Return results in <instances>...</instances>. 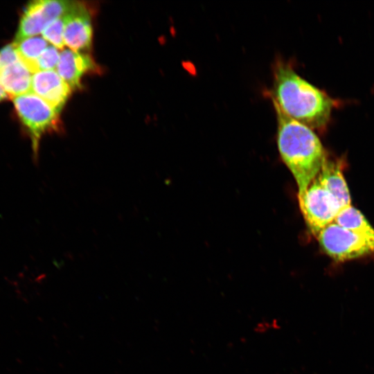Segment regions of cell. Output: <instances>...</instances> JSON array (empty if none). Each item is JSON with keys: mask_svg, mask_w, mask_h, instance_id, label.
I'll return each mask as SVG.
<instances>
[{"mask_svg": "<svg viewBox=\"0 0 374 374\" xmlns=\"http://www.w3.org/2000/svg\"><path fill=\"white\" fill-rule=\"evenodd\" d=\"M304 220L310 231L317 237L341 209L335 197L315 178L302 197L299 198Z\"/></svg>", "mask_w": 374, "mask_h": 374, "instance_id": "5", "label": "cell"}, {"mask_svg": "<svg viewBox=\"0 0 374 374\" xmlns=\"http://www.w3.org/2000/svg\"><path fill=\"white\" fill-rule=\"evenodd\" d=\"M273 105L277 118L278 149L295 179L300 198L318 175L327 156L312 129L287 116Z\"/></svg>", "mask_w": 374, "mask_h": 374, "instance_id": "2", "label": "cell"}, {"mask_svg": "<svg viewBox=\"0 0 374 374\" xmlns=\"http://www.w3.org/2000/svg\"><path fill=\"white\" fill-rule=\"evenodd\" d=\"M64 44L76 52L89 49L92 40V26L87 7L80 2L74 1L64 15Z\"/></svg>", "mask_w": 374, "mask_h": 374, "instance_id": "7", "label": "cell"}, {"mask_svg": "<svg viewBox=\"0 0 374 374\" xmlns=\"http://www.w3.org/2000/svg\"><path fill=\"white\" fill-rule=\"evenodd\" d=\"M271 98L285 114L310 129H321L328 123L332 100L299 75L283 61L276 62Z\"/></svg>", "mask_w": 374, "mask_h": 374, "instance_id": "1", "label": "cell"}, {"mask_svg": "<svg viewBox=\"0 0 374 374\" xmlns=\"http://www.w3.org/2000/svg\"><path fill=\"white\" fill-rule=\"evenodd\" d=\"M316 178L335 197L341 208L351 205L350 192L340 165L326 158Z\"/></svg>", "mask_w": 374, "mask_h": 374, "instance_id": "11", "label": "cell"}, {"mask_svg": "<svg viewBox=\"0 0 374 374\" xmlns=\"http://www.w3.org/2000/svg\"><path fill=\"white\" fill-rule=\"evenodd\" d=\"M60 53L54 46H48L42 53L37 61L39 71L53 70L58 64Z\"/></svg>", "mask_w": 374, "mask_h": 374, "instance_id": "15", "label": "cell"}, {"mask_svg": "<svg viewBox=\"0 0 374 374\" xmlns=\"http://www.w3.org/2000/svg\"><path fill=\"white\" fill-rule=\"evenodd\" d=\"M64 15H63L48 24L42 31L43 38L60 49H63L64 46Z\"/></svg>", "mask_w": 374, "mask_h": 374, "instance_id": "14", "label": "cell"}, {"mask_svg": "<svg viewBox=\"0 0 374 374\" xmlns=\"http://www.w3.org/2000/svg\"><path fill=\"white\" fill-rule=\"evenodd\" d=\"M20 59L15 45L8 44L0 50V69Z\"/></svg>", "mask_w": 374, "mask_h": 374, "instance_id": "16", "label": "cell"}, {"mask_svg": "<svg viewBox=\"0 0 374 374\" xmlns=\"http://www.w3.org/2000/svg\"><path fill=\"white\" fill-rule=\"evenodd\" d=\"M31 73L21 58L0 69V82L8 97L30 92Z\"/></svg>", "mask_w": 374, "mask_h": 374, "instance_id": "10", "label": "cell"}, {"mask_svg": "<svg viewBox=\"0 0 374 374\" xmlns=\"http://www.w3.org/2000/svg\"><path fill=\"white\" fill-rule=\"evenodd\" d=\"M18 116L26 127L31 139L35 157H37L42 136L57 128L58 113L44 100L33 92L13 98Z\"/></svg>", "mask_w": 374, "mask_h": 374, "instance_id": "4", "label": "cell"}, {"mask_svg": "<svg viewBox=\"0 0 374 374\" xmlns=\"http://www.w3.org/2000/svg\"><path fill=\"white\" fill-rule=\"evenodd\" d=\"M31 90L59 113L65 104L71 89L57 71L49 70L34 73L32 76Z\"/></svg>", "mask_w": 374, "mask_h": 374, "instance_id": "8", "label": "cell"}, {"mask_svg": "<svg viewBox=\"0 0 374 374\" xmlns=\"http://www.w3.org/2000/svg\"><path fill=\"white\" fill-rule=\"evenodd\" d=\"M334 222L348 230L374 239V228L364 215L352 205L341 208Z\"/></svg>", "mask_w": 374, "mask_h": 374, "instance_id": "12", "label": "cell"}, {"mask_svg": "<svg viewBox=\"0 0 374 374\" xmlns=\"http://www.w3.org/2000/svg\"><path fill=\"white\" fill-rule=\"evenodd\" d=\"M317 238L323 251L343 262L374 253V239L348 230L335 222L322 229Z\"/></svg>", "mask_w": 374, "mask_h": 374, "instance_id": "3", "label": "cell"}, {"mask_svg": "<svg viewBox=\"0 0 374 374\" xmlns=\"http://www.w3.org/2000/svg\"><path fill=\"white\" fill-rule=\"evenodd\" d=\"M74 1L38 0L30 2L20 19L15 42L35 36L53 21L64 15Z\"/></svg>", "mask_w": 374, "mask_h": 374, "instance_id": "6", "label": "cell"}, {"mask_svg": "<svg viewBox=\"0 0 374 374\" xmlns=\"http://www.w3.org/2000/svg\"><path fill=\"white\" fill-rule=\"evenodd\" d=\"M95 68L91 57L84 53L64 49L60 53L57 73L71 89L80 87L84 73Z\"/></svg>", "mask_w": 374, "mask_h": 374, "instance_id": "9", "label": "cell"}, {"mask_svg": "<svg viewBox=\"0 0 374 374\" xmlns=\"http://www.w3.org/2000/svg\"><path fill=\"white\" fill-rule=\"evenodd\" d=\"M17 51L21 60L32 73L38 71L37 61L42 53L48 46L47 42L42 37H30L14 42Z\"/></svg>", "mask_w": 374, "mask_h": 374, "instance_id": "13", "label": "cell"}, {"mask_svg": "<svg viewBox=\"0 0 374 374\" xmlns=\"http://www.w3.org/2000/svg\"><path fill=\"white\" fill-rule=\"evenodd\" d=\"M8 95L0 82V101L8 98Z\"/></svg>", "mask_w": 374, "mask_h": 374, "instance_id": "17", "label": "cell"}]
</instances>
